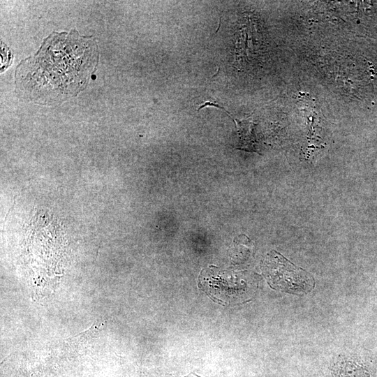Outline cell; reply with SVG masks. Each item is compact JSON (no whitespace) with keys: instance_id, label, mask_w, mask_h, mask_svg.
Returning a JSON list of instances; mask_svg holds the SVG:
<instances>
[{"instance_id":"obj_1","label":"cell","mask_w":377,"mask_h":377,"mask_svg":"<svg viewBox=\"0 0 377 377\" xmlns=\"http://www.w3.org/2000/svg\"><path fill=\"white\" fill-rule=\"evenodd\" d=\"M97 45L76 31L54 33L35 57L18 66L16 82L31 100L54 103L76 95L88 82L98 61Z\"/></svg>"},{"instance_id":"obj_2","label":"cell","mask_w":377,"mask_h":377,"mask_svg":"<svg viewBox=\"0 0 377 377\" xmlns=\"http://www.w3.org/2000/svg\"><path fill=\"white\" fill-rule=\"evenodd\" d=\"M263 270L272 288L288 293L305 294L314 286L311 276L276 253L267 257Z\"/></svg>"},{"instance_id":"obj_3","label":"cell","mask_w":377,"mask_h":377,"mask_svg":"<svg viewBox=\"0 0 377 377\" xmlns=\"http://www.w3.org/2000/svg\"><path fill=\"white\" fill-rule=\"evenodd\" d=\"M100 328L101 323L97 321L89 330L68 339L66 341L67 346H80L81 344L86 343L90 338H92L99 331Z\"/></svg>"}]
</instances>
